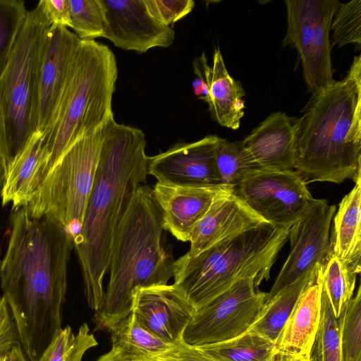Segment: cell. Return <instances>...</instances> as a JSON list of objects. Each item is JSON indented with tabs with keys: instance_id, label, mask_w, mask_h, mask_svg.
<instances>
[{
	"instance_id": "41",
	"label": "cell",
	"mask_w": 361,
	"mask_h": 361,
	"mask_svg": "<svg viewBox=\"0 0 361 361\" xmlns=\"http://www.w3.org/2000/svg\"><path fill=\"white\" fill-rule=\"evenodd\" d=\"M5 361H27L21 346L12 348L5 356Z\"/></svg>"
},
{
	"instance_id": "19",
	"label": "cell",
	"mask_w": 361,
	"mask_h": 361,
	"mask_svg": "<svg viewBox=\"0 0 361 361\" xmlns=\"http://www.w3.org/2000/svg\"><path fill=\"white\" fill-rule=\"evenodd\" d=\"M320 297L317 274V280L302 293L274 343L278 357L309 358L320 322Z\"/></svg>"
},
{
	"instance_id": "33",
	"label": "cell",
	"mask_w": 361,
	"mask_h": 361,
	"mask_svg": "<svg viewBox=\"0 0 361 361\" xmlns=\"http://www.w3.org/2000/svg\"><path fill=\"white\" fill-rule=\"evenodd\" d=\"M70 27L80 40L103 37L105 18L99 0H69Z\"/></svg>"
},
{
	"instance_id": "17",
	"label": "cell",
	"mask_w": 361,
	"mask_h": 361,
	"mask_svg": "<svg viewBox=\"0 0 361 361\" xmlns=\"http://www.w3.org/2000/svg\"><path fill=\"white\" fill-rule=\"evenodd\" d=\"M299 119L278 111L267 116L242 140L257 169L294 170Z\"/></svg>"
},
{
	"instance_id": "23",
	"label": "cell",
	"mask_w": 361,
	"mask_h": 361,
	"mask_svg": "<svg viewBox=\"0 0 361 361\" xmlns=\"http://www.w3.org/2000/svg\"><path fill=\"white\" fill-rule=\"evenodd\" d=\"M315 267L299 277L263 306L247 331L262 336L275 343L285 323L307 287L317 280Z\"/></svg>"
},
{
	"instance_id": "35",
	"label": "cell",
	"mask_w": 361,
	"mask_h": 361,
	"mask_svg": "<svg viewBox=\"0 0 361 361\" xmlns=\"http://www.w3.org/2000/svg\"><path fill=\"white\" fill-rule=\"evenodd\" d=\"M150 13L169 27L189 14L195 7L192 0H145Z\"/></svg>"
},
{
	"instance_id": "44",
	"label": "cell",
	"mask_w": 361,
	"mask_h": 361,
	"mask_svg": "<svg viewBox=\"0 0 361 361\" xmlns=\"http://www.w3.org/2000/svg\"><path fill=\"white\" fill-rule=\"evenodd\" d=\"M0 361H5V356L0 358Z\"/></svg>"
},
{
	"instance_id": "3",
	"label": "cell",
	"mask_w": 361,
	"mask_h": 361,
	"mask_svg": "<svg viewBox=\"0 0 361 361\" xmlns=\"http://www.w3.org/2000/svg\"><path fill=\"white\" fill-rule=\"evenodd\" d=\"M302 111L294 169L305 183L361 180V56Z\"/></svg>"
},
{
	"instance_id": "2",
	"label": "cell",
	"mask_w": 361,
	"mask_h": 361,
	"mask_svg": "<svg viewBox=\"0 0 361 361\" xmlns=\"http://www.w3.org/2000/svg\"><path fill=\"white\" fill-rule=\"evenodd\" d=\"M145 133L114 118L104 126L95 178L73 247L78 255L88 306L97 311L104 296L114 238L130 200L147 183Z\"/></svg>"
},
{
	"instance_id": "26",
	"label": "cell",
	"mask_w": 361,
	"mask_h": 361,
	"mask_svg": "<svg viewBox=\"0 0 361 361\" xmlns=\"http://www.w3.org/2000/svg\"><path fill=\"white\" fill-rule=\"evenodd\" d=\"M200 347L219 361H277L278 360L273 341L248 331L229 341Z\"/></svg>"
},
{
	"instance_id": "22",
	"label": "cell",
	"mask_w": 361,
	"mask_h": 361,
	"mask_svg": "<svg viewBox=\"0 0 361 361\" xmlns=\"http://www.w3.org/2000/svg\"><path fill=\"white\" fill-rule=\"evenodd\" d=\"M207 103L211 117L221 126L237 130L244 116L245 92L228 73L219 48L214 49Z\"/></svg>"
},
{
	"instance_id": "11",
	"label": "cell",
	"mask_w": 361,
	"mask_h": 361,
	"mask_svg": "<svg viewBox=\"0 0 361 361\" xmlns=\"http://www.w3.org/2000/svg\"><path fill=\"white\" fill-rule=\"evenodd\" d=\"M336 207L326 200L312 199L289 229L290 253L264 299L266 302L305 272L324 265L332 255L330 226Z\"/></svg>"
},
{
	"instance_id": "28",
	"label": "cell",
	"mask_w": 361,
	"mask_h": 361,
	"mask_svg": "<svg viewBox=\"0 0 361 361\" xmlns=\"http://www.w3.org/2000/svg\"><path fill=\"white\" fill-rule=\"evenodd\" d=\"M97 345L86 323L80 326L76 335L67 326L55 334L38 361H82L86 351Z\"/></svg>"
},
{
	"instance_id": "36",
	"label": "cell",
	"mask_w": 361,
	"mask_h": 361,
	"mask_svg": "<svg viewBox=\"0 0 361 361\" xmlns=\"http://www.w3.org/2000/svg\"><path fill=\"white\" fill-rule=\"evenodd\" d=\"M145 361H219L201 347L186 343L183 336L163 352Z\"/></svg>"
},
{
	"instance_id": "45",
	"label": "cell",
	"mask_w": 361,
	"mask_h": 361,
	"mask_svg": "<svg viewBox=\"0 0 361 361\" xmlns=\"http://www.w3.org/2000/svg\"><path fill=\"white\" fill-rule=\"evenodd\" d=\"M304 361H310V360H309V358H305Z\"/></svg>"
},
{
	"instance_id": "40",
	"label": "cell",
	"mask_w": 361,
	"mask_h": 361,
	"mask_svg": "<svg viewBox=\"0 0 361 361\" xmlns=\"http://www.w3.org/2000/svg\"><path fill=\"white\" fill-rule=\"evenodd\" d=\"M96 361H130L116 348L112 347L106 354L100 356Z\"/></svg>"
},
{
	"instance_id": "16",
	"label": "cell",
	"mask_w": 361,
	"mask_h": 361,
	"mask_svg": "<svg viewBox=\"0 0 361 361\" xmlns=\"http://www.w3.org/2000/svg\"><path fill=\"white\" fill-rule=\"evenodd\" d=\"M231 188H233L226 185L180 186L157 182L152 194L161 212L164 230L177 240L188 242L215 197Z\"/></svg>"
},
{
	"instance_id": "20",
	"label": "cell",
	"mask_w": 361,
	"mask_h": 361,
	"mask_svg": "<svg viewBox=\"0 0 361 361\" xmlns=\"http://www.w3.org/2000/svg\"><path fill=\"white\" fill-rule=\"evenodd\" d=\"M341 4L338 0H316L314 39L308 56L302 64L307 90L312 94L334 81L329 33L333 17Z\"/></svg>"
},
{
	"instance_id": "9",
	"label": "cell",
	"mask_w": 361,
	"mask_h": 361,
	"mask_svg": "<svg viewBox=\"0 0 361 361\" xmlns=\"http://www.w3.org/2000/svg\"><path fill=\"white\" fill-rule=\"evenodd\" d=\"M266 295L255 286V279L238 281L195 312L183 339L189 345L201 346L243 334L257 317Z\"/></svg>"
},
{
	"instance_id": "14",
	"label": "cell",
	"mask_w": 361,
	"mask_h": 361,
	"mask_svg": "<svg viewBox=\"0 0 361 361\" xmlns=\"http://www.w3.org/2000/svg\"><path fill=\"white\" fill-rule=\"evenodd\" d=\"M81 40L67 27L49 28L40 61L37 131L46 135L68 82Z\"/></svg>"
},
{
	"instance_id": "30",
	"label": "cell",
	"mask_w": 361,
	"mask_h": 361,
	"mask_svg": "<svg viewBox=\"0 0 361 361\" xmlns=\"http://www.w3.org/2000/svg\"><path fill=\"white\" fill-rule=\"evenodd\" d=\"M216 162L222 184L233 188L257 169L242 141L231 142L220 137L216 149Z\"/></svg>"
},
{
	"instance_id": "34",
	"label": "cell",
	"mask_w": 361,
	"mask_h": 361,
	"mask_svg": "<svg viewBox=\"0 0 361 361\" xmlns=\"http://www.w3.org/2000/svg\"><path fill=\"white\" fill-rule=\"evenodd\" d=\"M333 34L331 47H341L349 44L361 46V0L341 4L331 24Z\"/></svg>"
},
{
	"instance_id": "21",
	"label": "cell",
	"mask_w": 361,
	"mask_h": 361,
	"mask_svg": "<svg viewBox=\"0 0 361 361\" xmlns=\"http://www.w3.org/2000/svg\"><path fill=\"white\" fill-rule=\"evenodd\" d=\"M331 236L332 253L357 275L361 266V180L341 201Z\"/></svg>"
},
{
	"instance_id": "29",
	"label": "cell",
	"mask_w": 361,
	"mask_h": 361,
	"mask_svg": "<svg viewBox=\"0 0 361 361\" xmlns=\"http://www.w3.org/2000/svg\"><path fill=\"white\" fill-rule=\"evenodd\" d=\"M320 301V322L309 355V360L343 361L338 319L334 317L330 302L322 284Z\"/></svg>"
},
{
	"instance_id": "38",
	"label": "cell",
	"mask_w": 361,
	"mask_h": 361,
	"mask_svg": "<svg viewBox=\"0 0 361 361\" xmlns=\"http://www.w3.org/2000/svg\"><path fill=\"white\" fill-rule=\"evenodd\" d=\"M194 73L196 77L192 82L194 94L206 103L209 100V86L212 80V70L207 64L205 54L197 58L193 62Z\"/></svg>"
},
{
	"instance_id": "31",
	"label": "cell",
	"mask_w": 361,
	"mask_h": 361,
	"mask_svg": "<svg viewBox=\"0 0 361 361\" xmlns=\"http://www.w3.org/2000/svg\"><path fill=\"white\" fill-rule=\"evenodd\" d=\"M343 361H361V288L338 319Z\"/></svg>"
},
{
	"instance_id": "13",
	"label": "cell",
	"mask_w": 361,
	"mask_h": 361,
	"mask_svg": "<svg viewBox=\"0 0 361 361\" xmlns=\"http://www.w3.org/2000/svg\"><path fill=\"white\" fill-rule=\"evenodd\" d=\"M219 139L216 135H209L192 142H177L166 151L149 157L148 175L168 185H223L216 162Z\"/></svg>"
},
{
	"instance_id": "4",
	"label": "cell",
	"mask_w": 361,
	"mask_h": 361,
	"mask_svg": "<svg viewBox=\"0 0 361 361\" xmlns=\"http://www.w3.org/2000/svg\"><path fill=\"white\" fill-rule=\"evenodd\" d=\"M164 231L152 189L145 184L139 185L114 238L109 281L92 318L96 331H110L130 314L136 289L168 284L175 260L164 247Z\"/></svg>"
},
{
	"instance_id": "39",
	"label": "cell",
	"mask_w": 361,
	"mask_h": 361,
	"mask_svg": "<svg viewBox=\"0 0 361 361\" xmlns=\"http://www.w3.org/2000/svg\"><path fill=\"white\" fill-rule=\"evenodd\" d=\"M37 5L51 25L70 27L69 0H41Z\"/></svg>"
},
{
	"instance_id": "25",
	"label": "cell",
	"mask_w": 361,
	"mask_h": 361,
	"mask_svg": "<svg viewBox=\"0 0 361 361\" xmlns=\"http://www.w3.org/2000/svg\"><path fill=\"white\" fill-rule=\"evenodd\" d=\"M109 332L112 347L118 348L130 361H145L171 346L144 328L133 312Z\"/></svg>"
},
{
	"instance_id": "10",
	"label": "cell",
	"mask_w": 361,
	"mask_h": 361,
	"mask_svg": "<svg viewBox=\"0 0 361 361\" xmlns=\"http://www.w3.org/2000/svg\"><path fill=\"white\" fill-rule=\"evenodd\" d=\"M233 192L265 221L288 230L313 197L295 170L253 169Z\"/></svg>"
},
{
	"instance_id": "18",
	"label": "cell",
	"mask_w": 361,
	"mask_h": 361,
	"mask_svg": "<svg viewBox=\"0 0 361 361\" xmlns=\"http://www.w3.org/2000/svg\"><path fill=\"white\" fill-rule=\"evenodd\" d=\"M267 222L233 192V188L218 194L209 209L193 228L186 255L194 257L230 235Z\"/></svg>"
},
{
	"instance_id": "1",
	"label": "cell",
	"mask_w": 361,
	"mask_h": 361,
	"mask_svg": "<svg viewBox=\"0 0 361 361\" xmlns=\"http://www.w3.org/2000/svg\"><path fill=\"white\" fill-rule=\"evenodd\" d=\"M8 247L0 264L3 296L14 319L21 348L38 361L61 329L67 270L73 240L54 220L13 211Z\"/></svg>"
},
{
	"instance_id": "42",
	"label": "cell",
	"mask_w": 361,
	"mask_h": 361,
	"mask_svg": "<svg viewBox=\"0 0 361 361\" xmlns=\"http://www.w3.org/2000/svg\"><path fill=\"white\" fill-rule=\"evenodd\" d=\"M5 180V170L3 164L2 159L0 155V196L2 192Z\"/></svg>"
},
{
	"instance_id": "43",
	"label": "cell",
	"mask_w": 361,
	"mask_h": 361,
	"mask_svg": "<svg viewBox=\"0 0 361 361\" xmlns=\"http://www.w3.org/2000/svg\"><path fill=\"white\" fill-rule=\"evenodd\" d=\"M305 358L296 356L278 357L277 361H304Z\"/></svg>"
},
{
	"instance_id": "6",
	"label": "cell",
	"mask_w": 361,
	"mask_h": 361,
	"mask_svg": "<svg viewBox=\"0 0 361 361\" xmlns=\"http://www.w3.org/2000/svg\"><path fill=\"white\" fill-rule=\"evenodd\" d=\"M288 235V230L264 222L225 238L194 257L185 254L174 261L173 286L195 311L239 280L253 279L258 288L269 279Z\"/></svg>"
},
{
	"instance_id": "5",
	"label": "cell",
	"mask_w": 361,
	"mask_h": 361,
	"mask_svg": "<svg viewBox=\"0 0 361 361\" xmlns=\"http://www.w3.org/2000/svg\"><path fill=\"white\" fill-rule=\"evenodd\" d=\"M118 68L110 48L81 40L68 82L44 135L42 161L30 185L27 203L57 161L77 140L114 118L112 97Z\"/></svg>"
},
{
	"instance_id": "27",
	"label": "cell",
	"mask_w": 361,
	"mask_h": 361,
	"mask_svg": "<svg viewBox=\"0 0 361 361\" xmlns=\"http://www.w3.org/2000/svg\"><path fill=\"white\" fill-rule=\"evenodd\" d=\"M318 276L334 317L338 319L353 297L357 275L332 253L326 262L319 267Z\"/></svg>"
},
{
	"instance_id": "15",
	"label": "cell",
	"mask_w": 361,
	"mask_h": 361,
	"mask_svg": "<svg viewBox=\"0 0 361 361\" xmlns=\"http://www.w3.org/2000/svg\"><path fill=\"white\" fill-rule=\"evenodd\" d=\"M195 310L172 285H158L136 289L131 312L147 331L169 344L182 336Z\"/></svg>"
},
{
	"instance_id": "8",
	"label": "cell",
	"mask_w": 361,
	"mask_h": 361,
	"mask_svg": "<svg viewBox=\"0 0 361 361\" xmlns=\"http://www.w3.org/2000/svg\"><path fill=\"white\" fill-rule=\"evenodd\" d=\"M105 125L73 142L24 206L32 218L47 216L59 223L73 240L80 231L93 186Z\"/></svg>"
},
{
	"instance_id": "7",
	"label": "cell",
	"mask_w": 361,
	"mask_h": 361,
	"mask_svg": "<svg viewBox=\"0 0 361 361\" xmlns=\"http://www.w3.org/2000/svg\"><path fill=\"white\" fill-rule=\"evenodd\" d=\"M51 25L38 5L28 11L0 75V155L5 177L37 131L39 65Z\"/></svg>"
},
{
	"instance_id": "32",
	"label": "cell",
	"mask_w": 361,
	"mask_h": 361,
	"mask_svg": "<svg viewBox=\"0 0 361 361\" xmlns=\"http://www.w3.org/2000/svg\"><path fill=\"white\" fill-rule=\"evenodd\" d=\"M28 11L20 0H0V75L6 67Z\"/></svg>"
},
{
	"instance_id": "37",
	"label": "cell",
	"mask_w": 361,
	"mask_h": 361,
	"mask_svg": "<svg viewBox=\"0 0 361 361\" xmlns=\"http://www.w3.org/2000/svg\"><path fill=\"white\" fill-rule=\"evenodd\" d=\"M21 346L11 311L4 296L0 297V358L14 347Z\"/></svg>"
},
{
	"instance_id": "24",
	"label": "cell",
	"mask_w": 361,
	"mask_h": 361,
	"mask_svg": "<svg viewBox=\"0 0 361 361\" xmlns=\"http://www.w3.org/2000/svg\"><path fill=\"white\" fill-rule=\"evenodd\" d=\"M44 139V134L37 131L5 177L2 204L12 203V212L26 204L30 185L42 161Z\"/></svg>"
},
{
	"instance_id": "12",
	"label": "cell",
	"mask_w": 361,
	"mask_h": 361,
	"mask_svg": "<svg viewBox=\"0 0 361 361\" xmlns=\"http://www.w3.org/2000/svg\"><path fill=\"white\" fill-rule=\"evenodd\" d=\"M105 18L103 37L126 51L145 53L154 47H169L173 30L158 21L145 0H99Z\"/></svg>"
}]
</instances>
